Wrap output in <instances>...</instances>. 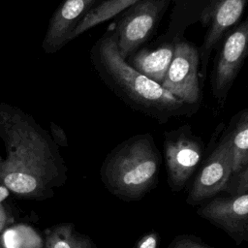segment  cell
Instances as JSON below:
<instances>
[{"label":"cell","mask_w":248,"mask_h":248,"mask_svg":"<svg viewBox=\"0 0 248 248\" xmlns=\"http://www.w3.org/2000/svg\"><path fill=\"white\" fill-rule=\"evenodd\" d=\"M0 139L6 150L0 157V185L22 198L52 197L67 175L50 134L29 113L0 101Z\"/></svg>","instance_id":"1"},{"label":"cell","mask_w":248,"mask_h":248,"mask_svg":"<svg viewBox=\"0 0 248 248\" xmlns=\"http://www.w3.org/2000/svg\"><path fill=\"white\" fill-rule=\"evenodd\" d=\"M90 58L99 77L119 98L159 123L190 116L199 108L178 100L160 83L130 66L120 55L112 31H107L94 44Z\"/></svg>","instance_id":"2"},{"label":"cell","mask_w":248,"mask_h":248,"mask_svg":"<svg viewBox=\"0 0 248 248\" xmlns=\"http://www.w3.org/2000/svg\"><path fill=\"white\" fill-rule=\"evenodd\" d=\"M161 154L150 134L130 137L105 158L101 180L114 196L125 202L139 201L156 187Z\"/></svg>","instance_id":"3"},{"label":"cell","mask_w":248,"mask_h":248,"mask_svg":"<svg viewBox=\"0 0 248 248\" xmlns=\"http://www.w3.org/2000/svg\"><path fill=\"white\" fill-rule=\"evenodd\" d=\"M170 0H140L122 12L113 34L120 55L127 60L155 33Z\"/></svg>","instance_id":"4"},{"label":"cell","mask_w":248,"mask_h":248,"mask_svg":"<svg viewBox=\"0 0 248 248\" xmlns=\"http://www.w3.org/2000/svg\"><path fill=\"white\" fill-rule=\"evenodd\" d=\"M204 152L202 140L189 125L164 134V155L168 184L174 192L181 191L197 170Z\"/></svg>","instance_id":"5"},{"label":"cell","mask_w":248,"mask_h":248,"mask_svg":"<svg viewBox=\"0 0 248 248\" xmlns=\"http://www.w3.org/2000/svg\"><path fill=\"white\" fill-rule=\"evenodd\" d=\"M199 66L198 47L188 41H174L172 59L161 85L183 103L199 108L202 97Z\"/></svg>","instance_id":"6"},{"label":"cell","mask_w":248,"mask_h":248,"mask_svg":"<svg viewBox=\"0 0 248 248\" xmlns=\"http://www.w3.org/2000/svg\"><path fill=\"white\" fill-rule=\"evenodd\" d=\"M216 54L212 76V93L223 104L233 84L248 52V20L237 23L222 39Z\"/></svg>","instance_id":"7"},{"label":"cell","mask_w":248,"mask_h":248,"mask_svg":"<svg viewBox=\"0 0 248 248\" xmlns=\"http://www.w3.org/2000/svg\"><path fill=\"white\" fill-rule=\"evenodd\" d=\"M231 175L232 154L229 140L225 133L197 174L186 202L197 205L224 192Z\"/></svg>","instance_id":"8"},{"label":"cell","mask_w":248,"mask_h":248,"mask_svg":"<svg viewBox=\"0 0 248 248\" xmlns=\"http://www.w3.org/2000/svg\"><path fill=\"white\" fill-rule=\"evenodd\" d=\"M247 0H210L203 10L202 20L207 25L202 46L199 50L202 63V77L206 76L208 60L212 50L220 44L225 35L240 19Z\"/></svg>","instance_id":"9"},{"label":"cell","mask_w":248,"mask_h":248,"mask_svg":"<svg viewBox=\"0 0 248 248\" xmlns=\"http://www.w3.org/2000/svg\"><path fill=\"white\" fill-rule=\"evenodd\" d=\"M197 213L222 229L237 244L248 240V194L214 198L203 202Z\"/></svg>","instance_id":"10"},{"label":"cell","mask_w":248,"mask_h":248,"mask_svg":"<svg viewBox=\"0 0 248 248\" xmlns=\"http://www.w3.org/2000/svg\"><path fill=\"white\" fill-rule=\"evenodd\" d=\"M102 0H63L52 14L44 40L46 54L59 51L70 42V35L81 19Z\"/></svg>","instance_id":"11"},{"label":"cell","mask_w":248,"mask_h":248,"mask_svg":"<svg viewBox=\"0 0 248 248\" xmlns=\"http://www.w3.org/2000/svg\"><path fill=\"white\" fill-rule=\"evenodd\" d=\"M174 42L163 44L155 48H140L126 62L135 70L157 83H162L172 59Z\"/></svg>","instance_id":"12"},{"label":"cell","mask_w":248,"mask_h":248,"mask_svg":"<svg viewBox=\"0 0 248 248\" xmlns=\"http://www.w3.org/2000/svg\"><path fill=\"white\" fill-rule=\"evenodd\" d=\"M226 135L232 154V174L248 167V109L236 113Z\"/></svg>","instance_id":"13"},{"label":"cell","mask_w":248,"mask_h":248,"mask_svg":"<svg viewBox=\"0 0 248 248\" xmlns=\"http://www.w3.org/2000/svg\"><path fill=\"white\" fill-rule=\"evenodd\" d=\"M140 0H102L81 19L70 35V41L85 31L121 14Z\"/></svg>","instance_id":"14"},{"label":"cell","mask_w":248,"mask_h":248,"mask_svg":"<svg viewBox=\"0 0 248 248\" xmlns=\"http://www.w3.org/2000/svg\"><path fill=\"white\" fill-rule=\"evenodd\" d=\"M46 248H93L91 240L75 230L71 223L53 226L46 231Z\"/></svg>","instance_id":"15"},{"label":"cell","mask_w":248,"mask_h":248,"mask_svg":"<svg viewBox=\"0 0 248 248\" xmlns=\"http://www.w3.org/2000/svg\"><path fill=\"white\" fill-rule=\"evenodd\" d=\"M1 248H42L41 236L30 226L17 224L7 227L0 233Z\"/></svg>","instance_id":"16"},{"label":"cell","mask_w":248,"mask_h":248,"mask_svg":"<svg viewBox=\"0 0 248 248\" xmlns=\"http://www.w3.org/2000/svg\"><path fill=\"white\" fill-rule=\"evenodd\" d=\"M224 192L230 196L248 194V167L230 176Z\"/></svg>","instance_id":"17"},{"label":"cell","mask_w":248,"mask_h":248,"mask_svg":"<svg viewBox=\"0 0 248 248\" xmlns=\"http://www.w3.org/2000/svg\"><path fill=\"white\" fill-rule=\"evenodd\" d=\"M168 248H212L204 244L200 238L190 234H180L175 236Z\"/></svg>","instance_id":"18"},{"label":"cell","mask_w":248,"mask_h":248,"mask_svg":"<svg viewBox=\"0 0 248 248\" xmlns=\"http://www.w3.org/2000/svg\"><path fill=\"white\" fill-rule=\"evenodd\" d=\"M50 137L56 145L67 147L68 146V140L64 130L54 122H50Z\"/></svg>","instance_id":"19"},{"label":"cell","mask_w":248,"mask_h":248,"mask_svg":"<svg viewBox=\"0 0 248 248\" xmlns=\"http://www.w3.org/2000/svg\"><path fill=\"white\" fill-rule=\"evenodd\" d=\"M158 241V233L153 231L144 234L140 239H139L136 248H157Z\"/></svg>","instance_id":"20"},{"label":"cell","mask_w":248,"mask_h":248,"mask_svg":"<svg viewBox=\"0 0 248 248\" xmlns=\"http://www.w3.org/2000/svg\"><path fill=\"white\" fill-rule=\"evenodd\" d=\"M4 189V187L0 190V233L7 228L9 227V225L13 222V217H11L8 213V211L6 210L4 204L2 203V199L5 197L6 191H4V193L2 192V190Z\"/></svg>","instance_id":"21"},{"label":"cell","mask_w":248,"mask_h":248,"mask_svg":"<svg viewBox=\"0 0 248 248\" xmlns=\"http://www.w3.org/2000/svg\"><path fill=\"white\" fill-rule=\"evenodd\" d=\"M0 248H1V247H0Z\"/></svg>","instance_id":"22"}]
</instances>
